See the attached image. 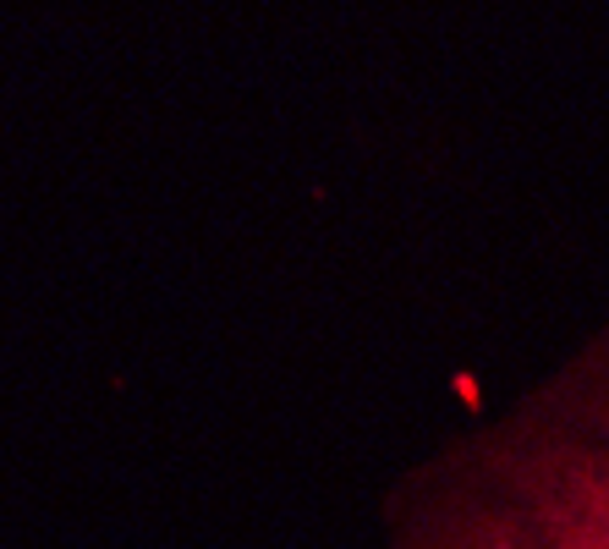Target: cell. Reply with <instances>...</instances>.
<instances>
[{
    "mask_svg": "<svg viewBox=\"0 0 609 549\" xmlns=\"http://www.w3.org/2000/svg\"><path fill=\"white\" fill-rule=\"evenodd\" d=\"M390 549H609V324L395 489Z\"/></svg>",
    "mask_w": 609,
    "mask_h": 549,
    "instance_id": "1",
    "label": "cell"
}]
</instances>
